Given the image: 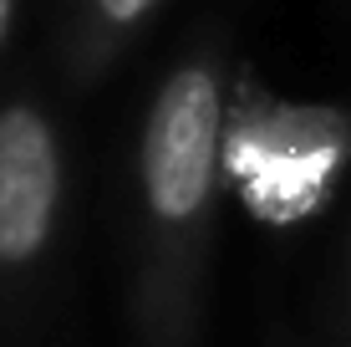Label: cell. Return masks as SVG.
Here are the masks:
<instances>
[{
	"mask_svg": "<svg viewBox=\"0 0 351 347\" xmlns=\"http://www.w3.org/2000/svg\"><path fill=\"white\" fill-rule=\"evenodd\" d=\"M224 138H229V107H224L219 67H214V56H189L158 87L138 143L153 260L173 271V281L178 271L189 276L193 250L204 240L224 169Z\"/></svg>",
	"mask_w": 351,
	"mask_h": 347,
	"instance_id": "6da1fadb",
	"label": "cell"
},
{
	"mask_svg": "<svg viewBox=\"0 0 351 347\" xmlns=\"http://www.w3.org/2000/svg\"><path fill=\"white\" fill-rule=\"evenodd\" d=\"M351 148V123L331 107H239L229 113L224 169L239 179L250 210L290 225L326 199Z\"/></svg>",
	"mask_w": 351,
	"mask_h": 347,
	"instance_id": "7a4b0ae2",
	"label": "cell"
},
{
	"mask_svg": "<svg viewBox=\"0 0 351 347\" xmlns=\"http://www.w3.org/2000/svg\"><path fill=\"white\" fill-rule=\"evenodd\" d=\"M62 205V153L41 107H0V266L21 271L51 240Z\"/></svg>",
	"mask_w": 351,
	"mask_h": 347,
	"instance_id": "3957f363",
	"label": "cell"
},
{
	"mask_svg": "<svg viewBox=\"0 0 351 347\" xmlns=\"http://www.w3.org/2000/svg\"><path fill=\"white\" fill-rule=\"evenodd\" d=\"M158 10V0H82V26H77V62L82 71H97L123 52V41Z\"/></svg>",
	"mask_w": 351,
	"mask_h": 347,
	"instance_id": "277c9868",
	"label": "cell"
},
{
	"mask_svg": "<svg viewBox=\"0 0 351 347\" xmlns=\"http://www.w3.org/2000/svg\"><path fill=\"white\" fill-rule=\"evenodd\" d=\"M10 26H16V0H0V46L10 41Z\"/></svg>",
	"mask_w": 351,
	"mask_h": 347,
	"instance_id": "5b68a950",
	"label": "cell"
}]
</instances>
